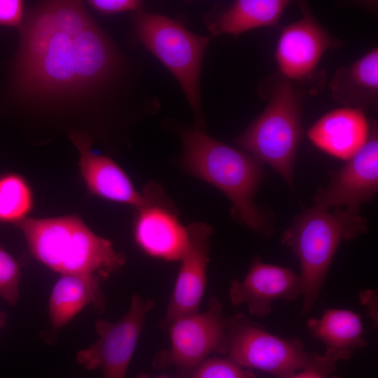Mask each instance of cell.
<instances>
[{"mask_svg": "<svg viewBox=\"0 0 378 378\" xmlns=\"http://www.w3.org/2000/svg\"><path fill=\"white\" fill-rule=\"evenodd\" d=\"M370 123L360 108L343 107L320 118L307 132L309 140L326 153L345 160L366 142Z\"/></svg>", "mask_w": 378, "mask_h": 378, "instance_id": "17", "label": "cell"}, {"mask_svg": "<svg viewBox=\"0 0 378 378\" xmlns=\"http://www.w3.org/2000/svg\"><path fill=\"white\" fill-rule=\"evenodd\" d=\"M185 170L216 187L232 203V216L251 230L270 237L273 227L255 195L265 177L263 164L248 152L211 136L204 127H181Z\"/></svg>", "mask_w": 378, "mask_h": 378, "instance_id": "1", "label": "cell"}, {"mask_svg": "<svg viewBox=\"0 0 378 378\" xmlns=\"http://www.w3.org/2000/svg\"><path fill=\"white\" fill-rule=\"evenodd\" d=\"M226 326L228 356L244 368L261 370L278 378H288L307 368L330 372L336 369V364L323 356L307 351L300 340L272 335L241 313L227 319Z\"/></svg>", "mask_w": 378, "mask_h": 378, "instance_id": "6", "label": "cell"}, {"mask_svg": "<svg viewBox=\"0 0 378 378\" xmlns=\"http://www.w3.org/2000/svg\"><path fill=\"white\" fill-rule=\"evenodd\" d=\"M57 31L74 38L94 22L80 1H50Z\"/></svg>", "mask_w": 378, "mask_h": 378, "instance_id": "24", "label": "cell"}, {"mask_svg": "<svg viewBox=\"0 0 378 378\" xmlns=\"http://www.w3.org/2000/svg\"><path fill=\"white\" fill-rule=\"evenodd\" d=\"M88 3L94 10L104 15L136 10L142 6V2L138 0H90Z\"/></svg>", "mask_w": 378, "mask_h": 378, "instance_id": "27", "label": "cell"}, {"mask_svg": "<svg viewBox=\"0 0 378 378\" xmlns=\"http://www.w3.org/2000/svg\"><path fill=\"white\" fill-rule=\"evenodd\" d=\"M102 281L87 274H62L55 284L49 300L48 312L52 328L60 329L88 305L97 314L104 312L106 299Z\"/></svg>", "mask_w": 378, "mask_h": 378, "instance_id": "19", "label": "cell"}, {"mask_svg": "<svg viewBox=\"0 0 378 378\" xmlns=\"http://www.w3.org/2000/svg\"><path fill=\"white\" fill-rule=\"evenodd\" d=\"M154 301L134 294L126 314L115 323L97 318L98 339L80 350L76 360L87 370L99 369L104 378H125L148 312Z\"/></svg>", "mask_w": 378, "mask_h": 378, "instance_id": "8", "label": "cell"}, {"mask_svg": "<svg viewBox=\"0 0 378 378\" xmlns=\"http://www.w3.org/2000/svg\"><path fill=\"white\" fill-rule=\"evenodd\" d=\"M24 4L21 0H0V24L19 27L23 19Z\"/></svg>", "mask_w": 378, "mask_h": 378, "instance_id": "28", "label": "cell"}, {"mask_svg": "<svg viewBox=\"0 0 378 378\" xmlns=\"http://www.w3.org/2000/svg\"><path fill=\"white\" fill-rule=\"evenodd\" d=\"M20 275L18 262L0 246V297L13 306L20 300Z\"/></svg>", "mask_w": 378, "mask_h": 378, "instance_id": "26", "label": "cell"}, {"mask_svg": "<svg viewBox=\"0 0 378 378\" xmlns=\"http://www.w3.org/2000/svg\"><path fill=\"white\" fill-rule=\"evenodd\" d=\"M302 293L300 274L287 267L265 263L258 256L253 258L244 279L232 280L229 288L232 304H246L249 313L256 317L268 315L274 300H294Z\"/></svg>", "mask_w": 378, "mask_h": 378, "instance_id": "12", "label": "cell"}, {"mask_svg": "<svg viewBox=\"0 0 378 378\" xmlns=\"http://www.w3.org/2000/svg\"><path fill=\"white\" fill-rule=\"evenodd\" d=\"M142 193L144 202L136 209L134 222L136 243L151 257L180 260L189 244L188 227L181 224L160 186L148 183Z\"/></svg>", "mask_w": 378, "mask_h": 378, "instance_id": "9", "label": "cell"}, {"mask_svg": "<svg viewBox=\"0 0 378 378\" xmlns=\"http://www.w3.org/2000/svg\"><path fill=\"white\" fill-rule=\"evenodd\" d=\"M134 31L138 41L175 76L195 114L196 126L204 127L200 74L211 36L197 35L178 21L147 12L136 15Z\"/></svg>", "mask_w": 378, "mask_h": 378, "instance_id": "5", "label": "cell"}, {"mask_svg": "<svg viewBox=\"0 0 378 378\" xmlns=\"http://www.w3.org/2000/svg\"><path fill=\"white\" fill-rule=\"evenodd\" d=\"M69 137L79 154V167L89 191L104 199L140 207L144 202L124 170L110 158L92 152V138L74 132Z\"/></svg>", "mask_w": 378, "mask_h": 378, "instance_id": "16", "label": "cell"}, {"mask_svg": "<svg viewBox=\"0 0 378 378\" xmlns=\"http://www.w3.org/2000/svg\"><path fill=\"white\" fill-rule=\"evenodd\" d=\"M189 378H258L249 369L239 365L229 356L212 357L204 360Z\"/></svg>", "mask_w": 378, "mask_h": 378, "instance_id": "25", "label": "cell"}, {"mask_svg": "<svg viewBox=\"0 0 378 378\" xmlns=\"http://www.w3.org/2000/svg\"><path fill=\"white\" fill-rule=\"evenodd\" d=\"M359 212L347 209L330 212L314 204L284 232L281 243L291 249L300 265L302 315L317 301L340 244L367 232L368 222Z\"/></svg>", "mask_w": 378, "mask_h": 378, "instance_id": "3", "label": "cell"}, {"mask_svg": "<svg viewBox=\"0 0 378 378\" xmlns=\"http://www.w3.org/2000/svg\"><path fill=\"white\" fill-rule=\"evenodd\" d=\"M332 373L321 369L307 368L295 372L288 378H340Z\"/></svg>", "mask_w": 378, "mask_h": 378, "instance_id": "29", "label": "cell"}, {"mask_svg": "<svg viewBox=\"0 0 378 378\" xmlns=\"http://www.w3.org/2000/svg\"><path fill=\"white\" fill-rule=\"evenodd\" d=\"M34 257L62 274L107 279L125 262L111 241L94 234L77 216L25 218L16 223Z\"/></svg>", "mask_w": 378, "mask_h": 378, "instance_id": "2", "label": "cell"}, {"mask_svg": "<svg viewBox=\"0 0 378 378\" xmlns=\"http://www.w3.org/2000/svg\"><path fill=\"white\" fill-rule=\"evenodd\" d=\"M32 193L25 180L9 174L0 177V222L18 223L32 207Z\"/></svg>", "mask_w": 378, "mask_h": 378, "instance_id": "23", "label": "cell"}, {"mask_svg": "<svg viewBox=\"0 0 378 378\" xmlns=\"http://www.w3.org/2000/svg\"><path fill=\"white\" fill-rule=\"evenodd\" d=\"M333 98L346 107L377 108L378 49L374 47L353 64L340 67L330 83Z\"/></svg>", "mask_w": 378, "mask_h": 378, "instance_id": "20", "label": "cell"}, {"mask_svg": "<svg viewBox=\"0 0 378 378\" xmlns=\"http://www.w3.org/2000/svg\"><path fill=\"white\" fill-rule=\"evenodd\" d=\"M300 5L302 17L282 29L275 60L280 76L291 82L307 83L316 76L324 53L340 46L341 41L325 30L307 4Z\"/></svg>", "mask_w": 378, "mask_h": 378, "instance_id": "10", "label": "cell"}, {"mask_svg": "<svg viewBox=\"0 0 378 378\" xmlns=\"http://www.w3.org/2000/svg\"><path fill=\"white\" fill-rule=\"evenodd\" d=\"M307 326L309 332L323 343V357L335 364L368 344L360 316L348 309H328L319 318L308 319Z\"/></svg>", "mask_w": 378, "mask_h": 378, "instance_id": "18", "label": "cell"}, {"mask_svg": "<svg viewBox=\"0 0 378 378\" xmlns=\"http://www.w3.org/2000/svg\"><path fill=\"white\" fill-rule=\"evenodd\" d=\"M264 111L233 141L268 164L293 190L298 147L302 136V94L279 75L267 81Z\"/></svg>", "mask_w": 378, "mask_h": 378, "instance_id": "4", "label": "cell"}, {"mask_svg": "<svg viewBox=\"0 0 378 378\" xmlns=\"http://www.w3.org/2000/svg\"><path fill=\"white\" fill-rule=\"evenodd\" d=\"M187 227L188 246L180 260V269L166 314L160 323L162 328H167L178 317L198 312L205 291L212 230L204 223H193Z\"/></svg>", "mask_w": 378, "mask_h": 378, "instance_id": "13", "label": "cell"}, {"mask_svg": "<svg viewBox=\"0 0 378 378\" xmlns=\"http://www.w3.org/2000/svg\"><path fill=\"white\" fill-rule=\"evenodd\" d=\"M18 28L20 44L12 65L11 83L21 79L41 61L57 32L50 1L23 17Z\"/></svg>", "mask_w": 378, "mask_h": 378, "instance_id": "21", "label": "cell"}, {"mask_svg": "<svg viewBox=\"0 0 378 378\" xmlns=\"http://www.w3.org/2000/svg\"><path fill=\"white\" fill-rule=\"evenodd\" d=\"M72 52L78 94L106 89L122 72L120 53L94 22L72 39Z\"/></svg>", "mask_w": 378, "mask_h": 378, "instance_id": "15", "label": "cell"}, {"mask_svg": "<svg viewBox=\"0 0 378 378\" xmlns=\"http://www.w3.org/2000/svg\"><path fill=\"white\" fill-rule=\"evenodd\" d=\"M11 84L15 94L29 99H59L78 95L72 38L57 32L41 61Z\"/></svg>", "mask_w": 378, "mask_h": 378, "instance_id": "14", "label": "cell"}, {"mask_svg": "<svg viewBox=\"0 0 378 378\" xmlns=\"http://www.w3.org/2000/svg\"><path fill=\"white\" fill-rule=\"evenodd\" d=\"M290 1L237 0L213 15L208 27L213 35L237 36L253 29L277 24Z\"/></svg>", "mask_w": 378, "mask_h": 378, "instance_id": "22", "label": "cell"}, {"mask_svg": "<svg viewBox=\"0 0 378 378\" xmlns=\"http://www.w3.org/2000/svg\"><path fill=\"white\" fill-rule=\"evenodd\" d=\"M226 321L221 303L216 296L209 298L206 311L176 318L167 327L170 346L155 355L153 368L172 367L179 377L189 378L211 354H228Z\"/></svg>", "mask_w": 378, "mask_h": 378, "instance_id": "7", "label": "cell"}, {"mask_svg": "<svg viewBox=\"0 0 378 378\" xmlns=\"http://www.w3.org/2000/svg\"><path fill=\"white\" fill-rule=\"evenodd\" d=\"M369 123L366 142L342 168L331 172L328 185L315 195V204L360 211L363 203L374 197L378 190V131L374 120Z\"/></svg>", "mask_w": 378, "mask_h": 378, "instance_id": "11", "label": "cell"}, {"mask_svg": "<svg viewBox=\"0 0 378 378\" xmlns=\"http://www.w3.org/2000/svg\"><path fill=\"white\" fill-rule=\"evenodd\" d=\"M6 319V315L4 313H0V328H1L4 325Z\"/></svg>", "mask_w": 378, "mask_h": 378, "instance_id": "30", "label": "cell"}, {"mask_svg": "<svg viewBox=\"0 0 378 378\" xmlns=\"http://www.w3.org/2000/svg\"><path fill=\"white\" fill-rule=\"evenodd\" d=\"M136 378H152L150 377H149L148 375H147L145 373H140L137 375ZM156 378H171V377H156ZM178 378H183V377H178Z\"/></svg>", "mask_w": 378, "mask_h": 378, "instance_id": "31", "label": "cell"}]
</instances>
